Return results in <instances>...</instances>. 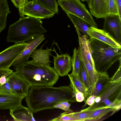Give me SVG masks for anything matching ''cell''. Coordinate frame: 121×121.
Listing matches in <instances>:
<instances>
[{"label":"cell","mask_w":121,"mask_h":121,"mask_svg":"<svg viewBox=\"0 0 121 121\" xmlns=\"http://www.w3.org/2000/svg\"><path fill=\"white\" fill-rule=\"evenodd\" d=\"M25 100L33 113L53 109L55 105L60 101L77 102L74 93L69 86H31Z\"/></svg>","instance_id":"6da1fadb"},{"label":"cell","mask_w":121,"mask_h":121,"mask_svg":"<svg viewBox=\"0 0 121 121\" xmlns=\"http://www.w3.org/2000/svg\"><path fill=\"white\" fill-rule=\"evenodd\" d=\"M14 69L30 86H53L59 78L54 67L32 60Z\"/></svg>","instance_id":"7a4b0ae2"},{"label":"cell","mask_w":121,"mask_h":121,"mask_svg":"<svg viewBox=\"0 0 121 121\" xmlns=\"http://www.w3.org/2000/svg\"><path fill=\"white\" fill-rule=\"evenodd\" d=\"M41 19L27 16L21 17L17 21L9 26L6 41L17 43H28L47 30L42 26Z\"/></svg>","instance_id":"3957f363"},{"label":"cell","mask_w":121,"mask_h":121,"mask_svg":"<svg viewBox=\"0 0 121 121\" xmlns=\"http://www.w3.org/2000/svg\"><path fill=\"white\" fill-rule=\"evenodd\" d=\"M89 39L91 56L97 71H107L115 62L121 59V48H113L94 38Z\"/></svg>","instance_id":"277c9868"},{"label":"cell","mask_w":121,"mask_h":121,"mask_svg":"<svg viewBox=\"0 0 121 121\" xmlns=\"http://www.w3.org/2000/svg\"><path fill=\"white\" fill-rule=\"evenodd\" d=\"M107 106L114 109L111 116L121 108V80L109 81L96 96L93 104L85 109L91 110Z\"/></svg>","instance_id":"5b68a950"},{"label":"cell","mask_w":121,"mask_h":121,"mask_svg":"<svg viewBox=\"0 0 121 121\" xmlns=\"http://www.w3.org/2000/svg\"><path fill=\"white\" fill-rule=\"evenodd\" d=\"M58 4L66 13L73 15L83 20L90 26H98L91 14L80 0H58Z\"/></svg>","instance_id":"8992f818"},{"label":"cell","mask_w":121,"mask_h":121,"mask_svg":"<svg viewBox=\"0 0 121 121\" xmlns=\"http://www.w3.org/2000/svg\"><path fill=\"white\" fill-rule=\"evenodd\" d=\"M19 11L21 17L25 15L40 19L52 17L55 14L34 0H28Z\"/></svg>","instance_id":"52a82bcc"},{"label":"cell","mask_w":121,"mask_h":121,"mask_svg":"<svg viewBox=\"0 0 121 121\" xmlns=\"http://www.w3.org/2000/svg\"><path fill=\"white\" fill-rule=\"evenodd\" d=\"M28 44L25 42L15 43L0 52V69L9 68Z\"/></svg>","instance_id":"ba28073f"},{"label":"cell","mask_w":121,"mask_h":121,"mask_svg":"<svg viewBox=\"0 0 121 121\" xmlns=\"http://www.w3.org/2000/svg\"><path fill=\"white\" fill-rule=\"evenodd\" d=\"M13 94L25 96L27 95L30 86L16 71H13L7 78Z\"/></svg>","instance_id":"9c48e42d"},{"label":"cell","mask_w":121,"mask_h":121,"mask_svg":"<svg viewBox=\"0 0 121 121\" xmlns=\"http://www.w3.org/2000/svg\"><path fill=\"white\" fill-rule=\"evenodd\" d=\"M103 30L121 44V17L119 15H108L104 18Z\"/></svg>","instance_id":"30bf717a"},{"label":"cell","mask_w":121,"mask_h":121,"mask_svg":"<svg viewBox=\"0 0 121 121\" xmlns=\"http://www.w3.org/2000/svg\"><path fill=\"white\" fill-rule=\"evenodd\" d=\"M53 51L56 53V56H52L54 61V68L61 77H64L68 74L72 70L71 57L67 53L58 55L53 48Z\"/></svg>","instance_id":"8fae6325"},{"label":"cell","mask_w":121,"mask_h":121,"mask_svg":"<svg viewBox=\"0 0 121 121\" xmlns=\"http://www.w3.org/2000/svg\"><path fill=\"white\" fill-rule=\"evenodd\" d=\"M45 39L44 35L28 43L24 50L14 60L13 65L15 68L19 67L28 61V59L33 51Z\"/></svg>","instance_id":"7c38bea8"},{"label":"cell","mask_w":121,"mask_h":121,"mask_svg":"<svg viewBox=\"0 0 121 121\" xmlns=\"http://www.w3.org/2000/svg\"><path fill=\"white\" fill-rule=\"evenodd\" d=\"M87 33L90 39L93 38L102 42L111 47L121 48V44L116 41L108 33L103 30L90 26Z\"/></svg>","instance_id":"4fadbf2b"},{"label":"cell","mask_w":121,"mask_h":121,"mask_svg":"<svg viewBox=\"0 0 121 121\" xmlns=\"http://www.w3.org/2000/svg\"><path fill=\"white\" fill-rule=\"evenodd\" d=\"M109 0H91L88 5L90 13L97 18H104L108 14Z\"/></svg>","instance_id":"5bb4252c"},{"label":"cell","mask_w":121,"mask_h":121,"mask_svg":"<svg viewBox=\"0 0 121 121\" xmlns=\"http://www.w3.org/2000/svg\"><path fill=\"white\" fill-rule=\"evenodd\" d=\"M9 114L15 121H35L33 112L28 108L22 104L12 108L10 109Z\"/></svg>","instance_id":"9a60e30c"},{"label":"cell","mask_w":121,"mask_h":121,"mask_svg":"<svg viewBox=\"0 0 121 121\" xmlns=\"http://www.w3.org/2000/svg\"><path fill=\"white\" fill-rule=\"evenodd\" d=\"M26 97L0 93V109H9L22 104Z\"/></svg>","instance_id":"2e32d148"},{"label":"cell","mask_w":121,"mask_h":121,"mask_svg":"<svg viewBox=\"0 0 121 121\" xmlns=\"http://www.w3.org/2000/svg\"><path fill=\"white\" fill-rule=\"evenodd\" d=\"M44 45L38 49L35 50L32 53L30 56L32 58V61L34 62L44 65H50L51 61L49 56H52L51 52L53 51L51 49H49L48 47L46 49H42Z\"/></svg>","instance_id":"e0dca14e"},{"label":"cell","mask_w":121,"mask_h":121,"mask_svg":"<svg viewBox=\"0 0 121 121\" xmlns=\"http://www.w3.org/2000/svg\"><path fill=\"white\" fill-rule=\"evenodd\" d=\"M81 60L83 61L88 73L93 90L97 81L99 72L95 70L87 60L82 51L78 48Z\"/></svg>","instance_id":"ac0fdd59"},{"label":"cell","mask_w":121,"mask_h":121,"mask_svg":"<svg viewBox=\"0 0 121 121\" xmlns=\"http://www.w3.org/2000/svg\"><path fill=\"white\" fill-rule=\"evenodd\" d=\"M110 81V78L107 71L99 72L96 84L91 95L96 96L98 95Z\"/></svg>","instance_id":"d6986e66"},{"label":"cell","mask_w":121,"mask_h":121,"mask_svg":"<svg viewBox=\"0 0 121 121\" xmlns=\"http://www.w3.org/2000/svg\"><path fill=\"white\" fill-rule=\"evenodd\" d=\"M79 76L81 81L88 90L90 95H91L93 91V89L85 66L81 60Z\"/></svg>","instance_id":"ffe728a7"},{"label":"cell","mask_w":121,"mask_h":121,"mask_svg":"<svg viewBox=\"0 0 121 121\" xmlns=\"http://www.w3.org/2000/svg\"><path fill=\"white\" fill-rule=\"evenodd\" d=\"M74 27H76L78 30L82 32L83 35L86 36L88 38L87 33L89 27L91 26L82 19L73 15L66 14Z\"/></svg>","instance_id":"44dd1931"},{"label":"cell","mask_w":121,"mask_h":121,"mask_svg":"<svg viewBox=\"0 0 121 121\" xmlns=\"http://www.w3.org/2000/svg\"><path fill=\"white\" fill-rule=\"evenodd\" d=\"M10 12L7 0H0V33L6 27L7 17Z\"/></svg>","instance_id":"7402d4cb"},{"label":"cell","mask_w":121,"mask_h":121,"mask_svg":"<svg viewBox=\"0 0 121 121\" xmlns=\"http://www.w3.org/2000/svg\"><path fill=\"white\" fill-rule=\"evenodd\" d=\"M114 110L113 108L107 106L99 107L92 110V112L87 121H98L108 113Z\"/></svg>","instance_id":"603a6c76"},{"label":"cell","mask_w":121,"mask_h":121,"mask_svg":"<svg viewBox=\"0 0 121 121\" xmlns=\"http://www.w3.org/2000/svg\"><path fill=\"white\" fill-rule=\"evenodd\" d=\"M71 60L72 70L71 74L79 75L81 59L79 50L76 48L73 49Z\"/></svg>","instance_id":"cb8c5ba5"},{"label":"cell","mask_w":121,"mask_h":121,"mask_svg":"<svg viewBox=\"0 0 121 121\" xmlns=\"http://www.w3.org/2000/svg\"><path fill=\"white\" fill-rule=\"evenodd\" d=\"M68 75V76L71 77L74 84L78 90L83 93L84 97V101L85 103L86 99L90 95L88 90L81 81L79 75L71 74Z\"/></svg>","instance_id":"d4e9b609"},{"label":"cell","mask_w":121,"mask_h":121,"mask_svg":"<svg viewBox=\"0 0 121 121\" xmlns=\"http://www.w3.org/2000/svg\"><path fill=\"white\" fill-rule=\"evenodd\" d=\"M56 14L58 12V4L56 0H34Z\"/></svg>","instance_id":"484cf974"},{"label":"cell","mask_w":121,"mask_h":121,"mask_svg":"<svg viewBox=\"0 0 121 121\" xmlns=\"http://www.w3.org/2000/svg\"><path fill=\"white\" fill-rule=\"evenodd\" d=\"M68 76L70 81L69 86L74 93L76 101L79 102H82L84 99V97L83 93L78 90L74 84L71 77L69 76Z\"/></svg>","instance_id":"4316f807"},{"label":"cell","mask_w":121,"mask_h":121,"mask_svg":"<svg viewBox=\"0 0 121 121\" xmlns=\"http://www.w3.org/2000/svg\"><path fill=\"white\" fill-rule=\"evenodd\" d=\"M119 15L118 4L116 0H109L108 15Z\"/></svg>","instance_id":"83f0119b"},{"label":"cell","mask_w":121,"mask_h":121,"mask_svg":"<svg viewBox=\"0 0 121 121\" xmlns=\"http://www.w3.org/2000/svg\"><path fill=\"white\" fill-rule=\"evenodd\" d=\"M70 104L67 101H60L54 106V108L60 109L66 111H70L72 110L70 109Z\"/></svg>","instance_id":"f1b7e54d"},{"label":"cell","mask_w":121,"mask_h":121,"mask_svg":"<svg viewBox=\"0 0 121 121\" xmlns=\"http://www.w3.org/2000/svg\"><path fill=\"white\" fill-rule=\"evenodd\" d=\"M120 64L119 68L113 76L110 78L111 81H117L121 80V59L119 60Z\"/></svg>","instance_id":"f546056e"},{"label":"cell","mask_w":121,"mask_h":121,"mask_svg":"<svg viewBox=\"0 0 121 121\" xmlns=\"http://www.w3.org/2000/svg\"><path fill=\"white\" fill-rule=\"evenodd\" d=\"M0 93L5 94H13L7 82L3 85L0 84Z\"/></svg>","instance_id":"4dcf8cb0"},{"label":"cell","mask_w":121,"mask_h":121,"mask_svg":"<svg viewBox=\"0 0 121 121\" xmlns=\"http://www.w3.org/2000/svg\"><path fill=\"white\" fill-rule=\"evenodd\" d=\"M96 96L92 95L89 96L85 101V104H87L90 106H91L94 103Z\"/></svg>","instance_id":"1f68e13d"},{"label":"cell","mask_w":121,"mask_h":121,"mask_svg":"<svg viewBox=\"0 0 121 121\" xmlns=\"http://www.w3.org/2000/svg\"><path fill=\"white\" fill-rule=\"evenodd\" d=\"M13 70L9 68L1 69H0V77L4 75H9L13 72Z\"/></svg>","instance_id":"d6a6232c"},{"label":"cell","mask_w":121,"mask_h":121,"mask_svg":"<svg viewBox=\"0 0 121 121\" xmlns=\"http://www.w3.org/2000/svg\"><path fill=\"white\" fill-rule=\"evenodd\" d=\"M9 76L8 75H4L0 77V84L3 85L7 82V78Z\"/></svg>","instance_id":"836d02e7"},{"label":"cell","mask_w":121,"mask_h":121,"mask_svg":"<svg viewBox=\"0 0 121 121\" xmlns=\"http://www.w3.org/2000/svg\"><path fill=\"white\" fill-rule=\"evenodd\" d=\"M14 5L17 8L20 7V0H11Z\"/></svg>","instance_id":"e575fe53"},{"label":"cell","mask_w":121,"mask_h":121,"mask_svg":"<svg viewBox=\"0 0 121 121\" xmlns=\"http://www.w3.org/2000/svg\"><path fill=\"white\" fill-rule=\"evenodd\" d=\"M118 5L119 14L121 17V0H116Z\"/></svg>","instance_id":"d590c367"},{"label":"cell","mask_w":121,"mask_h":121,"mask_svg":"<svg viewBox=\"0 0 121 121\" xmlns=\"http://www.w3.org/2000/svg\"><path fill=\"white\" fill-rule=\"evenodd\" d=\"M28 0H20V7L19 9L21 8L22 7L26 2Z\"/></svg>","instance_id":"8d00e7d4"},{"label":"cell","mask_w":121,"mask_h":121,"mask_svg":"<svg viewBox=\"0 0 121 121\" xmlns=\"http://www.w3.org/2000/svg\"><path fill=\"white\" fill-rule=\"evenodd\" d=\"M88 0H81L82 2H84L85 1H87Z\"/></svg>","instance_id":"74e56055"}]
</instances>
